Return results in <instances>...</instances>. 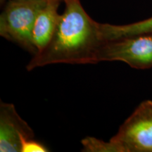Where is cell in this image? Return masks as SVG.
Wrapping results in <instances>:
<instances>
[{
    "label": "cell",
    "instance_id": "cell-1",
    "mask_svg": "<svg viewBox=\"0 0 152 152\" xmlns=\"http://www.w3.org/2000/svg\"><path fill=\"white\" fill-rule=\"evenodd\" d=\"M106 42L101 23L90 18L79 0H73L66 4L51 40L33 55L26 69L56 64H96Z\"/></svg>",
    "mask_w": 152,
    "mask_h": 152
},
{
    "label": "cell",
    "instance_id": "cell-2",
    "mask_svg": "<svg viewBox=\"0 0 152 152\" xmlns=\"http://www.w3.org/2000/svg\"><path fill=\"white\" fill-rule=\"evenodd\" d=\"M47 0H9L0 16V35L35 55L32 32Z\"/></svg>",
    "mask_w": 152,
    "mask_h": 152
},
{
    "label": "cell",
    "instance_id": "cell-3",
    "mask_svg": "<svg viewBox=\"0 0 152 152\" xmlns=\"http://www.w3.org/2000/svg\"><path fill=\"white\" fill-rule=\"evenodd\" d=\"M110 141L117 152H152V101L142 102Z\"/></svg>",
    "mask_w": 152,
    "mask_h": 152
},
{
    "label": "cell",
    "instance_id": "cell-4",
    "mask_svg": "<svg viewBox=\"0 0 152 152\" xmlns=\"http://www.w3.org/2000/svg\"><path fill=\"white\" fill-rule=\"evenodd\" d=\"M101 61H122L139 70L152 68V33L107 41L99 52Z\"/></svg>",
    "mask_w": 152,
    "mask_h": 152
},
{
    "label": "cell",
    "instance_id": "cell-5",
    "mask_svg": "<svg viewBox=\"0 0 152 152\" xmlns=\"http://www.w3.org/2000/svg\"><path fill=\"white\" fill-rule=\"evenodd\" d=\"M33 129L13 104L0 103V151L21 152L23 140L34 138Z\"/></svg>",
    "mask_w": 152,
    "mask_h": 152
},
{
    "label": "cell",
    "instance_id": "cell-6",
    "mask_svg": "<svg viewBox=\"0 0 152 152\" xmlns=\"http://www.w3.org/2000/svg\"><path fill=\"white\" fill-rule=\"evenodd\" d=\"M61 0L49 1L39 11L32 32V40L36 54L46 47L56 30L60 14L58 13Z\"/></svg>",
    "mask_w": 152,
    "mask_h": 152
},
{
    "label": "cell",
    "instance_id": "cell-7",
    "mask_svg": "<svg viewBox=\"0 0 152 152\" xmlns=\"http://www.w3.org/2000/svg\"><path fill=\"white\" fill-rule=\"evenodd\" d=\"M101 29L104 38L107 41L142 34L152 33V17L127 25L101 23Z\"/></svg>",
    "mask_w": 152,
    "mask_h": 152
},
{
    "label": "cell",
    "instance_id": "cell-8",
    "mask_svg": "<svg viewBox=\"0 0 152 152\" xmlns=\"http://www.w3.org/2000/svg\"><path fill=\"white\" fill-rule=\"evenodd\" d=\"M85 152H117L116 147L111 141L106 142L95 137H87L82 140Z\"/></svg>",
    "mask_w": 152,
    "mask_h": 152
},
{
    "label": "cell",
    "instance_id": "cell-9",
    "mask_svg": "<svg viewBox=\"0 0 152 152\" xmlns=\"http://www.w3.org/2000/svg\"><path fill=\"white\" fill-rule=\"evenodd\" d=\"M49 151L46 146L34 140V138L22 140L21 152H47Z\"/></svg>",
    "mask_w": 152,
    "mask_h": 152
},
{
    "label": "cell",
    "instance_id": "cell-10",
    "mask_svg": "<svg viewBox=\"0 0 152 152\" xmlns=\"http://www.w3.org/2000/svg\"><path fill=\"white\" fill-rule=\"evenodd\" d=\"M0 1H1V3H2V2H4V1H9V0H0ZM47 1H54V0H47Z\"/></svg>",
    "mask_w": 152,
    "mask_h": 152
},
{
    "label": "cell",
    "instance_id": "cell-11",
    "mask_svg": "<svg viewBox=\"0 0 152 152\" xmlns=\"http://www.w3.org/2000/svg\"><path fill=\"white\" fill-rule=\"evenodd\" d=\"M64 1H65L66 4H67V3H68V2H71V1H73V0H64Z\"/></svg>",
    "mask_w": 152,
    "mask_h": 152
}]
</instances>
